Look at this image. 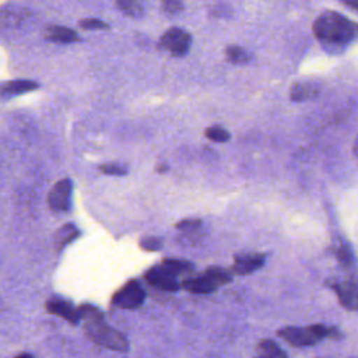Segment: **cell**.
<instances>
[{
    "instance_id": "obj_1",
    "label": "cell",
    "mask_w": 358,
    "mask_h": 358,
    "mask_svg": "<svg viewBox=\"0 0 358 358\" xmlns=\"http://www.w3.org/2000/svg\"><path fill=\"white\" fill-rule=\"evenodd\" d=\"M80 316L84 319V331L87 337L99 347L124 352L129 348L127 340L122 333L110 327L102 313L94 306H81Z\"/></svg>"
},
{
    "instance_id": "obj_2",
    "label": "cell",
    "mask_w": 358,
    "mask_h": 358,
    "mask_svg": "<svg viewBox=\"0 0 358 358\" xmlns=\"http://www.w3.org/2000/svg\"><path fill=\"white\" fill-rule=\"evenodd\" d=\"M357 32L358 25L336 11H326L313 22L315 36L326 45H345Z\"/></svg>"
},
{
    "instance_id": "obj_3",
    "label": "cell",
    "mask_w": 358,
    "mask_h": 358,
    "mask_svg": "<svg viewBox=\"0 0 358 358\" xmlns=\"http://www.w3.org/2000/svg\"><path fill=\"white\" fill-rule=\"evenodd\" d=\"M278 337L291 344L292 347H308L317 344L324 338L338 340L341 338V333L334 326H326L322 323L296 327V326H285L277 331Z\"/></svg>"
},
{
    "instance_id": "obj_4",
    "label": "cell",
    "mask_w": 358,
    "mask_h": 358,
    "mask_svg": "<svg viewBox=\"0 0 358 358\" xmlns=\"http://www.w3.org/2000/svg\"><path fill=\"white\" fill-rule=\"evenodd\" d=\"M231 281V274L221 267H210L203 274L185 280L182 287L193 294H210Z\"/></svg>"
},
{
    "instance_id": "obj_5",
    "label": "cell",
    "mask_w": 358,
    "mask_h": 358,
    "mask_svg": "<svg viewBox=\"0 0 358 358\" xmlns=\"http://www.w3.org/2000/svg\"><path fill=\"white\" fill-rule=\"evenodd\" d=\"M144 299H145V292L143 287L136 280H131L126 282L113 295L112 303L122 309H137L143 305Z\"/></svg>"
},
{
    "instance_id": "obj_6",
    "label": "cell",
    "mask_w": 358,
    "mask_h": 358,
    "mask_svg": "<svg viewBox=\"0 0 358 358\" xmlns=\"http://www.w3.org/2000/svg\"><path fill=\"white\" fill-rule=\"evenodd\" d=\"M190 43V34L180 28H171L161 38V48L173 56H183L189 50Z\"/></svg>"
},
{
    "instance_id": "obj_7",
    "label": "cell",
    "mask_w": 358,
    "mask_h": 358,
    "mask_svg": "<svg viewBox=\"0 0 358 358\" xmlns=\"http://www.w3.org/2000/svg\"><path fill=\"white\" fill-rule=\"evenodd\" d=\"M70 196H71V180L62 179L59 180L48 196L49 207L53 211H67L70 208Z\"/></svg>"
},
{
    "instance_id": "obj_8",
    "label": "cell",
    "mask_w": 358,
    "mask_h": 358,
    "mask_svg": "<svg viewBox=\"0 0 358 358\" xmlns=\"http://www.w3.org/2000/svg\"><path fill=\"white\" fill-rule=\"evenodd\" d=\"M341 306L348 310H358V280L341 281L331 284Z\"/></svg>"
},
{
    "instance_id": "obj_9",
    "label": "cell",
    "mask_w": 358,
    "mask_h": 358,
    "mask_svg": "<svg viewBox=\"0 0 358 358\" xmlns=\"http://www.w3.org/2000/svg\"><path fill=\"white\" fill-rule=\"evenodd\" d=\"M145 281L162 291H178L179 284L176 281V277H173L172 274H169L168 271H165L161 266L158 267H152L145 273Z\"/></svg>"
},
{
    "instance_id": "obj_10",
    "label": "cell",
    "mask_w": 358,
    "mask_h": 358,
    "mask_svg": "<svg viewBox=\"0 0 358 358\" xmlns=\"http://www.w3.org/2000/svg\"><path fill=\"white\" fill-rule=\"evenodd\" d=\"M46 309H48V312H50L56 316H60L70 323H77L81 317L80 310H77L70 302H67L62 298H57V296H53L46 302Z\"/></svg>"
},
{
    "instance_id": "obj_11",
    "label": "cell",
    "mask_w": 358,
    "mask_h": 358,
    "mask_svg": "<svg viewBox=\"0 0 358 358\" xmlns=\"http://www.w3.org/2000/svg\"><path fill=\"white\" fill-rule=\"evenodd\" d=\"M264 264V256L260 253H245L235 256L234 263V271L241 275L250 274L256 270H259Z\"/></svg>"
},
{
    "instance_id": "obj_12",
    "label": "cell",
    "mask_w": 358,
    "mask_h": 358,
    "mask_svg": "<svg viewBox=\"0 0 358 358\" xmlns=\"http://www.w3.org/2000/svg\"><path fill=\"white\" fill-rule=\"evenodd\" d=\"M319 94V85L312 81H299L291 87V99L295 102L315 98Z\"/></svg>"
},
{
    "instance_id": "obj_13",
    "label": "cell",
    "mask_w": 358,
    "mask_h": 358,
    "mask_svg": "<svg viewBox=\"0 0 358 358\" xmlns=\"http://www.w3.org/2000/svg\"><path fill=\"white\" fill-rule=\"evenodd\" d=\"M253 358H288L285 351L273 340H260L256 347V355Z\"/></svg>"
},
{
    "instance_id": "obj_14",
    "label": "cell",
    "mask_w": 358,
    "mask_h": 358,
    "mask_svg": "<svg viewBox=\"0 0 358 358\" xmlns=\"http://www.w3.org/2000/svg\"><path fill=\"white\" fill-rule=\"evenodd\" d=\"M45 36L49 39V41H53V42H64V43H69V42H74L78 39L77 34L67 28V27H57V25H53V27H49L46 31H45Z\"/></svg>"
},
{
    "instance_id": "obj_15",
    "label": "cell",
    "mask_w": 358,
    "mask_h": 358,
    "mask_svg": "<svg viewBox=\"0 0 358 358\" xmlns=\"http://www.w3.org/2000/svg\"><path fill=\"white\" fill-rule=\"evenodd\" d=\"M36 87H38V84L34 83V81L15 80V81H10V83L4 84L3 88H1V94L6 95V96H11V95L22 94V92H27V91H32Z\"/></svg>"
},
{
    "instance_id": "obj_16",
    "label": "cell",
    "mask_w": 358,
    "mask_h": 358,
    "mask_svg": "<svg viewBox=\"0 0 358 358\" xmlns=\"http://www.w3.org/2000/svg\"><path fill=\"white\" fill-rule=\"evenodd\" d=\"M161 267L165 271H168L169 274H172L173 277H176L179 274H183V273H190L194 268V266L190 262L176 260V259H166V260H164Z\"/></svg>"
},
{
    "instance_id": "obj_17",
    "label": "cell",
    "mask_w": 358,
    "mask_h": 358,
    "mask_svg": "<svg viewBox=\"0 0 358 358\" xmlns=\"http://www.w3.org/2000/svg\"><path fill=\"white\" fill-rule=\"evenodd\" d=\"M77 236H78V229L73 224H66L56 232L55 242L59 248H62L70 243L71 241H74Z\"/></svg>"
},
{
    "instance_id": "obj_18",
    "label": "cell",
    "mask_w": 358,
    "mask_h": 358,
    "mask_svg": "<svg viewBox=\"0 0 358 358\" xmlns=\"http://www.w3.org/2000/svg\"><path fill=\"white\" fill-rule=\"evenodd\" d=\"M225 55H227V60L234 64H246L252 59L249 52H246L243 48L235 46V45L228 46L225 50Z\"/></svg>"
},
{
    "instance_id": "obj_19",
    "label": "cell",
    "mask_w": 358,
    "mask_h": 358,
    "mask_svg": "<svg viewBox=\"0 0 358 358\" xmlns=\"http://www.w3.org/2000/svg\"><path fill=\"white\" fill-rule=\"evenodd\" d=\"M117 7L130 17H138L143 13V6L136 0H119Z\"/></svg>"
},
{
    "instance_id": "obj_20",
    "label": "cell",
    "mask_w": 358,
    "mask_h": 358,
    "mask_svg": "<svg viewBox=\"0 0 358 358\" xmlns=\"http://www.w3.org/2000/svg\"><path fill=\"white\" fill-rule=\"evenodd\" d=\"M206 136L207 138L215 141V143H225L229 140V133L222 129L221 126H211L206 130Z\"/></svg>"
},
{
    "instance_id": "obj_21",
    "label": "cell",
    "mask_w": 358,
    "mask_h": 358,
    "mask_svg": "<svg viewBox=\"0 0 358 358\" xmlns=\"http://www.w3.org/2000/svg\"><path fill=\"white\" fill-rule=\"evenodd\" d=\"M201 227V221L200 220H196V218H189V220H183V221H179L176 224V228L183 231V232H187V234H194V232H199Z\"/></svg>"
},
{
    "instance_id": "obj_22",
    "label": "cell",
    "mask_w": 358,
    "mask_h": 358,
    "mask_svg": "<svg viewBox=\"0 0 358 358\" xmlns=\"http://www.w3.org/2000/svg\"><path fill=\"white\" fill-rule=\"evenodd\" d=\"M337 260L343 264V266H351L352 263V252L348 246L343 245L337 249Z\"/></svg>"
},
{
    "instance_id": "obj_23",
    "label": "cell",
    "mask_w": 358,
    "mask_h": 358,
    "mask_svg": "<svg viewBox=\"0 0 358 358\" xmlns=\"http://www.w3.org/2000/svg\"><path fill=\"white\" fill-rule=\"evenodd\" d=\"M80 25L84 29H102V28H108V24H105L101 20L96 18H87V20H81Z\"/></svg>"
},
{
    "instance_id": "obj_24",
    "label": "cell",
    "mask_w": 358,
    "mask_h": 358,
    "mask_svg": "<svg viewBox=\"0 0 358 358\" xmlns=\"http://www.w3.org/2000/svg\"><path fill=\"white\" fill-rule=\"evenodd\" d=\"M140 245L145 250H158L161 248V241L155 236H148V238H144L140 242Z\"/></svg>"
},
{
    "instance_id": "obj_25",
    "label": "cell",
    "mask_w": 358,
    "mask_h": 358,
    "mask_svg": "<svg viewBox=\"0 0 358 358\" xmlns=\"http://www.w3.org/2000/svg\"><path fill=\"white\" fill-rule=\"evenodd\" d=\"M101 171H102V172H105V173H109V175H124V173H126L124 166L115 165V164L102 165V166H101Z\"/></svg>"
},
{
    "instance_id": "obj_26",
    "label": "cell",
    "mask_w": 358,
    "mask_h": 358,
    "mask_svg": "<svg viewBox=\"0 0 358 358\" xmlns=\"http://www.w3.org/2000/svg\"><path fill=\"white\" fill-rule=\"evenodd\" d=\"M164 8L165 11L168 13H178L183 8V4L180 1H176V0H171V1H165L164 3Z\"/></svg>"
},
{
    "instance_id": "obj_27",
    "label": "cell",
    "mask_w": 358,
    "mask_h": 358,
    "mask_svg": "<svg viewBox=\"0 0 358 358\" xmlns=\"http://www.w3.org/2000/svg\"><path fill=\"white\" fill-rule=\"evenodd\" d=\"M344 3H345V6L358 10V0H351V1H344Z\"/></svg>"
},
{
    "instance_id": "obj_28",
    "label": "cell",
    "mask_w": 358,
    "mask_h": 358,
    "mask_svg": "<svg viewBox=\"0 0 358 358\" xmlns=\"http://www.w3.org/2000/svg\"><path fill=\"white\" fill-rule=\"evenodd\" d=\"M15 358H34L31 354H28V352H21V354H18Z\"/></svg>"
},
{
    "instance_id": "obj_29",
    "label": "cell",
    "mask_w": 358,
    "mask_h": 358,
    "mask_svg": "<svg viewBox=\"0 0 358 358\" xmlns=\"http://www.w3.org/2000/svg\"><path fill=\"white\" fill-rule=\"evenodd\" d=\"M354 155H355V158L358 159V137H357V140H355V143H354Z\"/></svg>"
}]
</instances>
